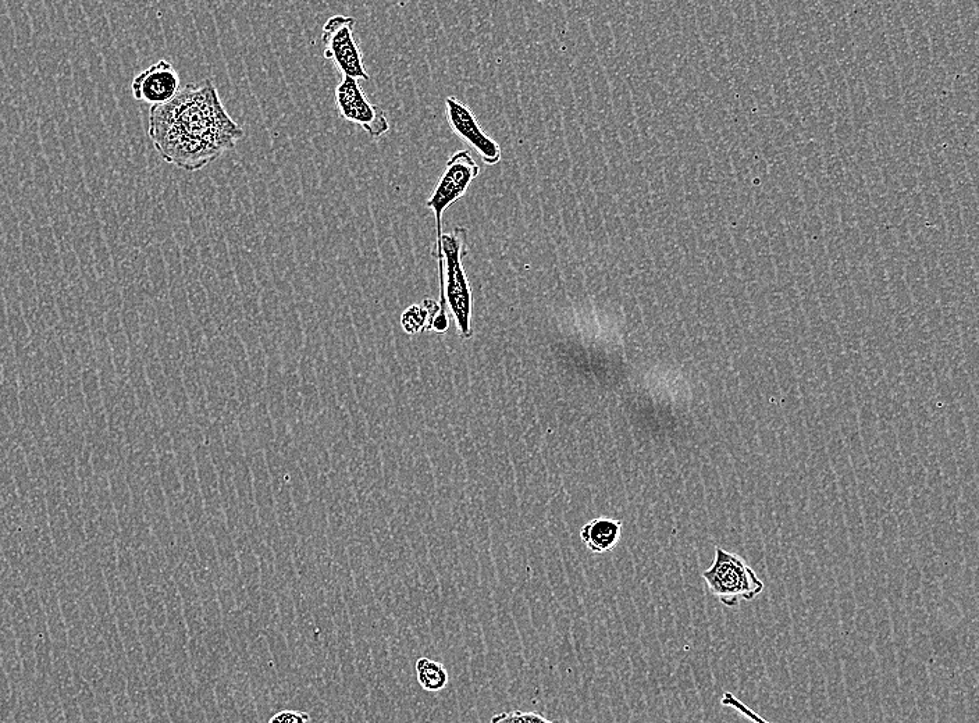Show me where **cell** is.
Returning a JSON list of instances; mask_svg holds the SVG:
<instances>
[{"label":"cell","instance_id":"obj_10","mask_svg":"<svg viewBox=\"0 0 979 723\" xmlns=\"http://www.w3.org/2000/svg\"><path fill=\"white\" fill-rule=\"evenodd\" d=\"M416 679L423 690L429 693H439L450 682V675L441 662L422 657L415 664Z\"/></svg>","mask_w":979,"mask_h":723},{"label":"cell","instance_id":"obj_16","mask_svg":"<svg viewBox=\"0 0 979 723\" xmlns=\"http://www.w3.org/2000/svg\"><path fill=\"white\" fill-rule=\"evenodd\" d=\"M781 32H782V34H785L786 37H789V28L782 27L781 28ZM790 34H792V32H790ZM786 42H789V39L788 38H786V39L781 38V44H786ZM790 44H793V42H790ZM786 46H789V45H781V48H786Z\"/></svg>","mask_w":979,"mask_h":723},{"label":"cell","instance_id":"obj_5","mask_svg":"<svg viewBox=\"0 0 979 723\" xmlns=\"http://www.w3.org/2000/svg\"><path fill=\"white\" fill-rule=\"evenodd\" d=\"M356 20L350 16L330 17L322 30L325 58L331 60L343 77L370 80L361 48L355 38Z\"/></svg>","mask_w":979,"mask_h":723},{"label":"cell","instance_id":"obj_2","mask_svg":"<svg viewBox=\"0 0 979 723\" xmlns=\"http://www.w3.org/2000/svg\"><path fill=\"white\" fill-rule=\"evenodd\" d=\"M468 231L457 227L450 234H443L440 251L443 255V265L439 270L440 277V315H447V305L450 306L452 318L457 324L461 338L472 337V287L466 277L462 259L468 254Z\"/></svg>","mask_w":979,"mask_h":723},{"label":"cell","instance_id":"obj_6","mask_svg":"<svg viewBox=\"0 0 979 723\" xmlns=\"http://www.w3.org/2000/svg\"><path fill=\"white\" fill-rule=\"evenodd\" d=\"M334 99L340 116L348 123L362 127L370 137L380 138L390 131L386 112L366 98L358 80L343 77L337 85Z\"/></svg>","mask_w":979,"mask_h":723},{"label":"cell","instance_id":"obj_4","mask_svg":"<svg viewBox=\"0 0 979 723\" xmlns=\"http://www.w3.org/2000/svg\"><path fill=\"white\" fill-rule=\"evenodd\" d=\"M479 174L480 167L472 158L471 151L465 149V151L455 153L445 165L443 176L440 177L439 184L434 188L432 197L426 202L427 208L432 209L434 217H436L437 244L434 247L433 255L439 265L443 263L440 242L441 237H443L444 212L450 208L452 203L464 197Z\"/></svg>","mask_w":979,"mask_h":723},{"label":"cell","instance_id":"obj_9","mask_svg":"<svg viewBox=\"0 0 979 723\" xmlns=\"http://www.w3.org/2000/svg\"><path fill=\"white\" fill-rule=\"evenodd\" d=\"M621 527V523L614 519L597 518L582 527L580 539L594 554H604L617 546Z\"/></svg>","mask_w":979,"mask_h":723},{"label":"cell","instance_id":"obj_8","mask_svg":"<svg viewBox=\"0 0 979 723\" xmlns=\"http://www.w3.org/2000/svg\"><path fill=\"white\" fill-rule=\"evenodd\" d=\"M131 91L137 101L152 106L166 105L181 91L180 74L172 63L159 60L134 78Z\"/></svg>","mask_w":979,"mask_h":723},{"label":"cell","instance_id":"obj_14","mask_svg":"<svg viewBox=\"0 0 979 723\" xmlns=\"http://www.w3.org/2000/svg\"><path fill=\"white\" fill-rule=\"evenodd\" d=\"M269 723H311V717L302 711H281L277 712Z\"/></svg>","mask_w":979,"mask_h":723},{"label":"cell","instance_id":"obj_7","mask_svg":"<svg viewBox=\"0 0 979 723\" xmlns=\"http://www.w3.org/2000/svg\"><path fill=\"white\" fill-rule=\"evenodd\" d=\"M445 116L457 137L472 146L487 166L500 163L501 146L484 133L471 109L455 96L445 99Z\"/></svg>","mask_w":979,"mask_h":723},{"label":"cell","instance_id":"obj_3","mask_svg":"<svg viewBox=\"0 0 979 723\" xmlns=\"http://www.w3.org/2000/svg\"><path fill=\"white\" fill-rule=\"evenodd\" d=\"M703 579L712 596L728 608L753 601L764 591V583L754 569L742 557L721 547L715 548L714 562L703 572Z\"/></svg>","mask_w":979,"mask_h":723},{"label":"cell","instance_id":"obj_12","mask_svg":"<svg viewBox=\"0 0 979 723\" xmlns=\"http://www.w3.org/2000/svg\"><path fill=\"white\" fill-rule=\"evenodd\" d=\"M490 723H557L536 712L511 711L494 715Z\"/></svg>","mask_w":979,"mask_h":723},{"label":"cell","instance_id":"obj_13","mask_svg":"<svg viewBox=\"0 0 979 723\" xmlns=\"http://www.w3.org/2000/svg\"><path fill=\"white\" fill-rule=\"evenodd\" d=\"M721 704L726 708H732V710H735L738 712V714L742 715V717L749 719V721L753 723H771L768 722L767 719L761 717L760 714H757L756 711L751 710L749 705L744 704L743 701H740L739 698L731 692L724 693V696L721 698Z\"/></svg>","mask_w":979,"mask_h":723},{"label":"cell","instance_id":"obj_11","mask_svg":"<svg viewBox=\"0 0 979 723\" xmlns=\"http://www.w3.org/2000/svg\"><path fill=\"white\" fill-rule=\"evenodd\" d=\"M441 312L440 304L433 299H425L422 305H412L402 313V329L408 334H418L430 330L434 318Z\"/></svg>","mask_w":979,"mask_h":723},{"label":"cell","instance_id":"obj_1","mask_svg":"<svg viewBox=\"0 0 979 723\" xmlns=\"http://www.w3.org/2000/svg\"><path fill=\"white\" fill-rule=\"evenodd\" d=\"M148 135L165 162L198 172L231 151L244 130L227 113L212 80L188 84L149 110Z\"/></svg>","mask_w":979,"mask_h":723},{"label":"cell","instance_id":"obj_15","mask_svg":"<svg viewBox=\"0 0 979 723\" xmlns=\"http://www.w3.org/2000/svg\"><path fill=\"white\" fill-rule=\"evenodd\" d=\"M797 83H801V87H803V91H804L803 92V95H807L806 94V92H807V84H806V81L803 80V77L797 78ZM792 87H793V89H795V91H797V92H795L796 98H799L800 91L797 88H800V84L799 85L792 84Z\"/></svg>","mask_w":979,"mask_h":723}]
</instances>
